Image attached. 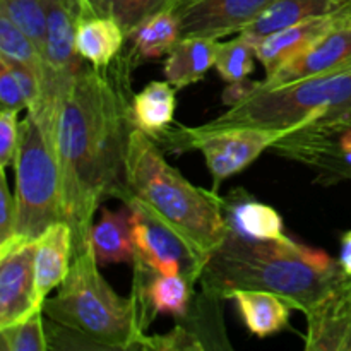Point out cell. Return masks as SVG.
<instances>
[{
  "label": "cell",
  "instance_id": "cell-23",
  "mask_svg": "<svg viewBox=\"0 0 351 351\" xmlns=\"http://www.w3.org/2000/svg\"><path fill=\"white\" fill-rule=\"evenodd\" d=\"M182 38L180 21L175 9H163L153 14L143 23L127 33V41H130V58L132 62L149 60L168 55Z\"/></svg>",
  "mask_w": 351,
  "mask_h": 351
},
{
  "label": "cell",
  "instance_id": "cell-20",
  "mask_svg": "<svg viewBox=\"0 0 351 351\" xmlns=\"http://www.w3.org/2000/svg\"><path fill=\"white\" fill-rule=\"evenodd\" d=\"M91 245L99 266L110 264H134L136 249L130 230V209L108 211L101 209V216L91 230Z\"/></svg>",
  "mask_w": 351,
  "mask_h": 351
},
{
  "label": "cell",
  "instance_id": "cell-25",
  "mask_svg": "<svg viewBox=\"0 0 351 351\" xmlns=\"http://www.w3.org/2000/svg\"><path fill=\"white\" fill-rule=\"evenodd\" d=\"M175 0H81L82 10L96 16L112 17L129 33L153 14L173 9Z\"/></svg>",
  "mask_w": 351,
  "mask_h": 351
},
{
  "label": "cell",
  "instance_id": "cell-1",
  "mask_svg": "<svg viewBox=\"0 0 351 351\" xmlns=\"http://www.w3.org/2000/svg\"><path fill=\"white\" fill-rule=\"evenodd\" d=\"M130 55L106 69L84 67L58 108L55 151L60 168L62 218L74 235V254L91 243L93 219L105 197H130L125 156L134 129L129 86Z\"/></svg>",
  "mask_w": 351,
  "mask_h": 351
},
{
  "label": "cell",
  "instance_id": "cell-27",
  "mask_svg": "<svg viewBox=\"0 0 351 351\" xmlns=\"http://www.w3.org/2000/svg\"><path fill=\"white\" fill-rule=\"evenodd\" d=\"M2 351H47L50 350L45 331L43 311H38L17 324L0 329Z\"/></svg>",
  "mask_w": 351,
  "mask_h": 351
},
{
  "label": "cell",
  "instance_id": "cell-33",
  "mask_svg": "<svg viewBox=\"0 0 351 351\" xmlns=\"http://www.w3.org/2000/svg\"><path fill=\"white\" fill-rule=\"evenodd\" d=\"M261 86V81H252V79H242V81H235V82H228V86L225 88L221 96L223 105L232 108V106L239 105L240 101L247 98L249 95H252L257 88Z\"/></svg>",
  "mask_w": 351,
  "mask_h": 351
},
{
  "label": "cell",
  "instance_id": "cell-14",
  "mask_svg": "<svg viewBox=\"0 0 351 351\" xmlns=\"http://www.w3.org/2000/svg\"><path fill=\"white\" fill-rule=\"evenodd\" d=\"M348 10L343 9L328 16L311 17L263 38L256 45V53L257 60L266 69V77L321 41L329 31L338 26Z\"/></svg>",
  "mask_w": 351,
  "mask_h": 351
},
{
  "label": "cell",
  "instance_id": "cell-26",
  "mask_svg": "<svg viewBox=\"0 0 351 351\" xmlns=\"http://www.w3.org/2000/svg\"><path fill=\"white\" fill-rule=\"evenodd\" d=\"M256 58V43L243 34H239L226 43H219L215 67L223 81H242L254 72Z\"/></svg>",
  "mask_w": 351,
  "mask_h": 351
},
{
  "label": "cell",
  "instance_id": "cell-32",
  "mask_svg": "<svg viewBox=\"0 0 351 351\" xmlns=\"http://www.w3.org/2000/svg\"><path fill=\"white\" fill-rule=\"evenodd\" d=\"M0 101L2 108L17 110V112L26 108V99L21 91L19 81L9 62L2 57H0Z\"/></svg>",
  "mask_w": 351,
  "mask_h": 351
},
{
  "label": "cell",
  "instance_id": "cell-9",
  "mask_svg": "<svg viewBox=\"0 0 351 351\" xmlns=\"http://www.w3.org/2000/svg\"><path fill=\"white\" fill-rule=\"evenodd\" d=\"M47 12L45 58L48 79L43 88V101L58 103L72 79L84 69L75 48V31L81 16V0H43Z\"/></svg>",
  "mask_w": 351,
  "mask_h": 351
},
{
  "label": "cell",
  "instance_id": "cell-31",
  "mask_svg": "<svg viewBox=\"0 0 351 351\" xmlns=\"http://www.w3.org/2000/svg\"><path fill=\"white\" fill-rule=\"evenodd\" d=\"M17 110L2 108L0 112V170L16 165L19 146V125Z\"/></svg>",
  "mask_w": 351,
  "mask_h": 351
},
{
  "label": "cell",
  "instance_id": "cell-19",
  "mask_svg": "<svg viewBox=\"0 0 351 351\" xmlns=\"http://www.w3.org/2000/svg\"><path fill=\"white\" fill-rule=\"evenodd\" d=\"M237 304L243 324L257 338H267L290 326L293 305L273 291L237 290L230 295Z\"/></svg>",
  "mask_w": 351,
  "mask_h": 351
},
{
  "label": "cell",
  "instance_id": "cell-30",
  "mask_svg": "<svg viewBox=\"0 0 351 351\" xmlns=\"http://www.w3.org/2000/svg\"><path fill=\"white\" fill-rule=\"evenodd\" d=\"M0 178H2V184H0V256H2L21 239L16 237V195L9 191L5 170H0Z\"/></svg>",
  "mask_w": 351,
  "mask_h": 351
},
{
  "label": "cell",
  "instance_id": "cell-7",
  "mask_svg": "<svg viewBox=\"0 0 351 351\" xmlns=\"http://www.w3.org/2000/svg\"><path fill=\"white\" fill-rule=\"evenodd\" d=\"M302 125L288 129L269 127L232 125V127H175L168 129L156 141L165 143L177 153L185 149H197L204 156L208 170L215 185L240 173L254 163L264 151L276 146L280 141L298 130Z\"/></svg>",
  "mask_w": 351,
  "mask_h": 351
},
{
  "label": "cell",
  "instance_id": "cell-3",
  "mask_svg": "<svg viewBox=\"0 0 351 351\" xmlns=\"http://www.w3.org/2000/svg\"><path fill=\"white\" fill-rule=\"evenodd\" d=\"M125 180L130 195L211 257L230 232L223 199L192 185L165 160L153 137L134 127L127 144Z\"/></svg>",
  "mask_w": 351,
  "mask_h": 351
},
{
  "label": "cell",
  "instance_id": "cell-24",
  "mask_svg": "<svg viewBox=\"0 0 351 351\" xmlns=\"http://www.w3.org/2000/svg\"><path fill=\"white\" fill-rule=\"evenodd\" d=\"M0 57L5 58L9 64L23 65V67L36 72L43 81L45 88V82L48 79V65L45 53L16 23H12L2 12H0Z\"/></svg>",
  "mask_w": 351,
  "mask_h": 351
},
{
  "label": "cell",
  "instance_id": "cell-35",
  "mask_svg": "<svg viewBox=\"0 0 351 351\" xmlns=\"http://www.w3.org/2000/svg\"><path fill=\"white\" fill-rule=\"evenodd\" d=\"M317 123H322L326 127H332V129H341V127L351 125V106L346 108L345 112L339 113V115L332 117V119H317Z\"/></svg>",
  "mask_w": 351,
  "mask_h": 351
},
{
  "label": "cell",
  "instance_id": "cell-21",
  "mask_svg": "<svg viewBox=\"0 0 351 351\" xmlns=\"http://www.w3.org/2000/svg\"><path fill=\"white\" fill-rule=\"evenodd\" d=\"M223 208L230 230L239 235L254 240H278L287 237L280 213L249 195L239 197V194H232L230 199H223Z\"/></svg>",
  "mask_w": 351,
  "mask_h": 351
},
{
  "label": "cell",
  "instance_id": "cell-34",
  "mask_svg": "<svg viewBox=\"0 0 351 351\" xmlns=\"http://www.w3.org/2000/svg\"><path fill=\"white\" fill-rule=\"evenodd\" d=\"M339 266L346 276H351V230L343 233L341 245H339Z\"/></svg>",
  "mask_w": 351,
  "mask_h": 351
},
{
  "label": "cell",
  "instance_id": "cell-6",
  "mask_svg": "<svg viewBox=\"0 0 351 351\" xmlns=\"http://www.w3.org/2000/svg\"><path fill=\"white\" fill-rule=\"evenodd\" d=\"M16 237L38 240L62 218V185L55 134L33 113L19 125L16 156Z\"/></svg>",
  "mask_w": 351,
  "mask_h": 351
},
{
  "label": "cell",
  "instance_id": "cell-22",
  "mask_svg": "<svg viewBox=\"0 0 351 351\" xmlns=\"http://www.w3.org/2000/svg\"><path fill=\"white\" fill-rule=\"evenodd\" d=\"M177 91L178 89L168 81H153L143 91L134 95L130 106L134 127L154 141L163 136L173 123Z\"/></svg>",
  "mask_w": 351,
  "mask_h": 351
},
{
  "label": "cell",
  "instance_id": "cell-2",
  "mask_svg": "<svg viewBox=\"0 0 351 351\" xmlns=\"http://www.w3.org/2000/svg\"><path fill=\"white\" fill-rule=\"evenodd\" d=\"M345 276L338 261L295 240H254L230 230L211 254L201 283L206 295L228 298L237 290H264L305 312Z\"/></svg>",
  "mask_w": 351,
  "mask_h": 351
},
{
  "label": "cell",
  "instance_id": "cell-29",
  "mask_svg": "<svg viewBox=\"0 0 351 351\" xmlns=\"http://www.w3.org/2000/svg\"><path fill=\"white\" fill-rule=\"evenodd\" d=\"M208 345L201 341L197 335L185 329L184 326H175L170 332L163 336L141 335L134 343L132 350H156V351H180V350H206Z\"/></svg>",
  "mask_w": 351,
  "mask_h": 351
},
{
  "label": "cell",
  "instance_id": "cell-5",
  "mask_svg": "<svg viewBox=\"0 0 351 351\" xmlns=\"http://www.w3.org/2000/svg\"><path fill=\"white\" fill-rule=\"evenodd\" d=\"M351 106V65L280 88H257L239 105L208 122L209 127L252 125L269 129L332 119Z\"/></svg>",
  "mask_w": 351,
  "mask_h": 351
},
{
  "label": "cell",
  "instance_id": "cell-36",
  "mask_svg": "<svg viewBox=\"0 0 351 351\" xmlns=\"http://www.w3.org/2000/svg\"><path fill=\"white\" fill-rule=\"evenodd\" d=\"M194 2H197V0H175L173 9L178 10V9H182V7L189 5V3H194Z\"/></svg>",
  "mask_w": 351,
  "mask_h": 351
},
{
  "label": "cell",
  "instance_id": "cell-11",
  "mask_svg": "<svg viewBox=\"0 0 351 351\" xmlns=\"http://www.w3.org/2000/svg\"><path fill=\"white\" fill-rule=\"evenodd\" d=\"M274 0H197L177 10L182 36L216 38L242 33Z\"/></svg>",
  "mask_w": 351,
  "mask_h": 351
},
{
  "label": "cell",
  "instance_id": "cell-18",
  "mask_svg": "<svg viewBox=\"0 0 351 351\" xmlns=\"http://www.w3.org/2000/svg\"><path fill=\"white\" fill-rule=\"evenodd\" d=\"M351 9L350 0H274L252 24L242 31L243 36L259 43L267 34L285 29L305 19Z\"/></svg>",
  "mask_w": 351,
  "mask_h": 351
},
{
  "label": "cell",
  "instance_id": "cell-37",
  "mask_svg": "<svg viewBox=\"0 0 351 351\" xmlns=\"http://www.w3.org/2000/svg\"><path fill=\"white\" fill-rule=\"evenodd\" d=\"M350 3H351V0H350Z\"/></svg>",
  "mask_w": 351,
  "mask_h": 351
},
{
  "label": "cell",
  "instance_id": "cell-16",
  "mask_svg": "<svg viewBox=\"0 0 351 351\" xmlns=\"http://www.w3.org/2000/svg\"><path fill=\"white\" fill-rule=\"evenodd\" d=\"M127 33L112 17L96 16L82 10L75 31V48L84 62L95 69H106L120 57Z\"/></svg>",
  "mask_w": 351,
  "mask_h": 351
},
{
  "label": "cell",
  "instance_id": "cell-13",
  "mask_svg": "<svg viewBox=\"0 0 351 351\" xmlns=\"http://www.w3.org/2000/svg\"><path fill=\"white\" fill-rule=\"evenodd\" d=\"M348 65H351V9L343 16L338 26L329 31L314 47L261 81V88H280L300 79L328 74Z\"/></svg>",
  "mask_w": 351,
  "mask_h": 351
},
{
  "label": "cell",
  "instance_id": "cell-28",
  "mask_svg": "<svg viewBox=\"0 0 351 351\" xmlns=\"http://www.w3.org/2000/svg\"><path fill=\"white\" fill-rule=\"evenodd\" d=\"M0 12L16 23L45 53L47 12L43 0H0Z\"/></svg>",
  "mask_w": 351,
  "mask_h": 351
},
{
  "label": "cell",
  "instance_id": "cell-15",
  "mask_svg": "<svg viewBox=\"0 0 351 351\" xmlns=\"http://www.w3.org/2000/svg\"><path fill=\"white\" fill-rule=\"evenodd\" d=\"M74 259V235L67 221L53 223L36 240V300L43 308L45 300L51 290L64 283Z\"/></svg>",
  "mask_w": 351,
  "mask_h": 351
},
{
  "label": "cell",
  "instance_id": "cell-4",
  "mask_svg": "<svg viewBox=\"0 0 351 351\" xmlns=\"http://www.w3.org/2000/svg\"><path fill=\"white\" fill-rule=\"evenodd\" d=\"M99 267L91 243L74 254L57 297L45 300L43 314L88 348L132 350L144 335L136 300L120 297Z\"/></svg>",
  "mask_w": 351,
  "mask_h": 351
},
{
  "label": "cell",
  "instance_id": "cell-10",
  "mask_svg": "<svg viewBox=\"0 0 351 351\" xmlns=\"http://www.w3.org/2000/svg\"><path fill=\"white\" fill-rule=\"evenodd\" d=\"M36 240H19L0 256V329L43 311L36 300Z\"/></svg>",
  "mask_w": 351,
  "mask_h": 351
},
{
  "label": "cell",
  "instance_id": "cell-17",
  "mask_svg": "<svg viewBox=\"0 0 351 351\" xmlns=\"http://www.w3.org/2000/svg\"><path fill=\"white\" fill-rule=\"evenodd\" d=\"M219 41L216 38L182 36L168 51L165 60V77L173 88L184 89L202 81L216 65Z\"/></svg>",
  "mask_w": 351,
  "mask_h": 351
},
{
  "label": "cell",
  "instance_id": "cell-8",
  "mask_svg": "<svg viewBox=\"0 0 351 351\" xmlns=\"http://www.w3.org/2000/svg\"><path fill=\"white\" fill-rule=\"evenodd\" d=\"M130 209V230L136 249V261L151 273L165 276H185L192 283L201 281L209 257L192 245L180 232L130 195L125 201Z\"/></svg>",
  "mask_w": 351,
  "mask_h": 351
},
{
  "label": "cell",
  "instance_id": "cell-12",
  "mask_svg": "<svg viewBox=\"0 0 351 351\" xmlns=\"http://www.w3.org/2000/svg\"><path fill=\"white\" fill-rule=\"evenodd\" d=\"M307 351H351V276H343L307 312Z\"/></svg>",
  "mask_w": 351,
  "mask_h": 351
}]
</instances>
